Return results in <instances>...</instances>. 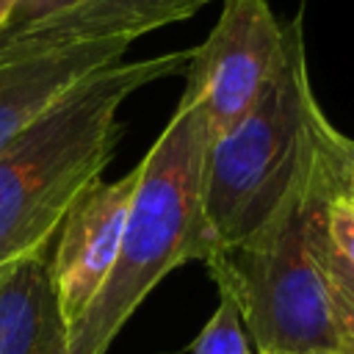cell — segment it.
<instances>
[{
  "label": "cell",
  "mask_w": 354,
  "mask_h": 354,
  "mask_svg": "<svg viewBox=\"0 0 354 354\" xmlns=\"http://www.w3.org/2000/svg\"><path fill=\"white\" fill-rule=\"evenodd\" d=\"M207 147L205 108L183 94L166 130L138 160L113 268L91 304L69 324V354H105L166 274L213 254L202 205Z\"/></svg>",
  "instance_id": "obj_3"
},
{
  "label": "cell",
  "mask_w": 354,
  "mask_h": 354,
  "mask_svg": "<svg viewBox=\"0 0 354 354\" xmlns=\"http://www.w3.org/2000/svg\"><path fill=\"white\" fill-rule=\"evenodd\" d=\"M191 354H257L249 346V335L243 329L238 304L227 290L218 288V304L202 332L196 335Z\"/></svg>",
  "instance_id": "obj_11"
},
{
  "label": "cell",
  "mask_w": 354,
  "mask_h": 354,
  "mask_svg": "<svg viewBox=\"0 0 354 354\" xmlns=\"http://www.w3.org/2000/svg\"><path fill=\"white\" fill-rule=\"evenodd\" d=\"M326 205L321 207V213L313 221L310 249H313V257L318 263V271H321V279H324V288H326V296H329V307H332L337 332H340L343 340L354 343V266L348 260H343L335 252V246L329 243V238H326V230H324Z\"/></svg>",
  "instance_id": "obj_10"
},
{
  "label": "cell",
  "mask_w": 354,
  "mask_h": 354,
  "mask_svg": "<svg viewBox=\"0 0 354 354\" xmlns=\"http://www.w3.org/2000/svg\"><path fill=\"white\" fill-rule=\"evenodd\" d=\"M0 354H69V324L50 279V257L0 268Z\"/></svg>",
  "instance_id": "obj_8"
},
{
  "label": "cell",
  "mask_w": 354,
  "mask_h": 354,
  "mask_svg": "<svg viewBox=\"0 0 354 354\" xmlns=\"http://www.w3.org/2000/svg\"><path fill=\"white\" fill-rule=\"evenodd\" d=\"M19 0H0V36L8 30V22H11V14L17 8Z\"/></svg>",
  "instance_id": "obj_14"
},
{
  "label": "cell",
  "mask_w": 354,
  "mask_h": 354,
  "mask_svg": "<svg viewBox=\"0 0 354 354\" xmlns=\"http://www.w3.org/2000/svg\"><path fill=\"white\" fill-rule=\"evenodd\" d=\"M337 196H340L343 202H348V205L354 207V180H351V183H346V185H343V191H340Z\"/></svg>",
  "instance_id": "obj_17"
},
{
  "label": "cell",
  "mask_w": 354,
  "mask_h": 354,
  "mask_svg": "<svg viewBox=\"0 0 354 354\" xmlns=\"http://www.w3.org/2000/svg\"><path fill=\"white\" fill-rule=\"evenodd\" d=\"M321 354H354V343L340 337V343H337L335 348H326V351H321Z\"/></svg>",
  "instance_id": "obj_16"
},
{
  "label": "cell",
  "mask_w": 354,
  "mask_h": 354,
  "mask_svg": "<svg viewBox=\"0 0 354 354\" xmlns=\"http://www.w3.org/2000/svg\"><path fill=\"white\" fill-rule=\"evenodd\" d=\"M282 28L268 0H224L207 39L191 50L183 94L205 108L218 138L266 91L282 50Z\"/></svg>",
  "instance_id": "obj_5"
},
{
  "label": "cell",
  "mask_w": 354,
  "mask_h": 354,
  "mask_svg": "<svg viewBox=\"0 0 354 354\" xmlns=\"http://www.w3.org/2000/svg\"><path fill=\"white\" fill-rule=\"evenodd\" d=\"M324 230L335 252L354 266V207L335 196L324 213Z\"/></svg>",
  "instance_id": "obj_12"
},
{
  "label": "cell",
  "mask_w": 354,
  "mask_h": 354,
  "mask_svg": "<svg viewBox=\"0 0 354 354\" xmlns=\"http://www.w3.org/2000/svg\"><path fill=\"white\" fill-rule=\"evenodd\" d=\"M124 39L0 41V147L33 124L86 75L122 61Z\"/></svg>",
  "instance_id": "obj_7"
},
{
  "label": "cell",
  "mask_w": 354,
  "mask_h": 354,
  "mask_svg": "<svg viewBox=\"0 0 354 354\" xmlns=\"http://www.w3.org/2000/svg\"><path fill=\"white\" fill-rule=\"evenodd\" d=\"M346 171H348V183L354 180V138L346 136Z\"/></svg>",
  "instance_id": "obj_15"
},
{
  "label": "cell",
  "mask_w": 354,
  "mask_h": 354,
  "mask_svg": "<svg viewBox=\"0 0 354 354\" xmlns=\"http://www.w3.org/2000/svg\"><path fill=\"white\" fill-rule=\"evenodd\" d=\"M210 0H86L83 6L19 30L6 41H69L124 39L194 17Z\"/></svg>",
  "instance_id": "obj_9"
},
{
  "label": "cell",
  "mask_w": 354,
  "mask_h": 354,
  "mask_svg": "<svg viewBox=\"0 0 354 354\" xmlns=\"http://www.w3.org/2000/svg\"><path fill=\"white\" fill-rule=\"evenodd\" d=\"M136 183L138 163L113 183L97 180L75 199L55 232L50 279L66 324L91 304L113 268Z\"/></svg>",
  "instance_id": "obj_6"
},
{
  "label": "cell",
  "mask_w": 354,
  "mask_h": 354,
  "mask_svg": "<svg viewBox=\"0 0 354 354\" xmlns=\"http://www.w3.org/2000/svg\"><path fill=\"white\" fill-rule=\"evenodd\" d=\"M346 183V136L315 105L282 199L246 238L205 260L216 288L238 304L257 354H321L340 343L310 230Z\"/></svg>",
  "instance_id": "obj_1"
},
{
  "label": "cell",
  "mask_w": 354,
  "mask_h": 354,
  "mask_svg": "<svg viewBox=\"0 0 354 354\" xmlns=\"http://www.w3.org/2000/svg\"><path fill=\"white\" fill-rule=\"evenodd\" d=\"M86 0H19L14 14H11V22H8V30L0 36V41L17 36L19 30L30 28V25H39L44 19H53V17H61L77 6H83Z\"/></svg>",
  "instance_id": "obj_13"
},
{
  "label": "cell",
  "mask_w": 354,
  "mask_h": 354,
  "mask_svg": "<svg viewBox=\"0 0 354 354\" xmlns=\"http://www.w3.org/2000/svg\"><path fill=\"white\" fill-rule=\"evenodd\" d=\"M191 50L116 61L86 75L33 124L0 147V268L44 254L75 199L102 180L122 124V102L177 72Z\"/></svg>",
  "instance_id": "obj_2"
},
{
  "label": "cell",
  "mask_w": 354,
  "mask_h": 354,
  "mask_svg": "<svg viewBox=\"0 0 354 354\" xmlns=\"http://www.w3.org/2000/svg\"><path fill=\"white\" fill-rule=\"evenodd\" d=\"M315 105L299 11L282 28L279 61L260 100L238 124L210 138L202 205L213 252L246 238L282 199Z\"/></svg>",
  "instance_id": "obj_4"
}]
</instances>
